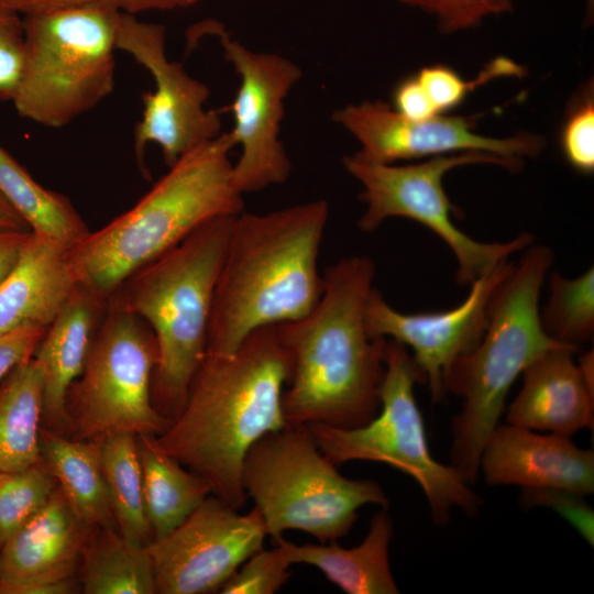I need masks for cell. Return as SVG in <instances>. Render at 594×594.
I'll use <instances>...</instances> for the list:
<instances>
[{
    "instance_id": "obj_40",
    "label": "cell",
    "mask_w": 594,
    "mask_h": 594,
    "mask_svg": "<svg viewBox=\"0 0 594 594\" xmlns=\"http://www.w3.org/2000/svg\"><path fill=\"white\" fill-rule=\"evenodd\" d=\"M31 231L0 229V285L16 265Z\"/></svg>"
},
{
    "instance_id": "obj_6",
    "label": "cell",
    "mask_w": 594,
    "mask_h": 594,
    "mask_svg": "<svg viewBox=\"0 0 594 594\" xmlns=\"http://www.w3.org/2000/svg\"><path fill=\"white\" fill-rule=\"evenodd\" d=\"M235 216L201 224L131 274L112 294L123 308L146 321L155 336L152 398L170 420L182 410L206 355L215 288Z\"/></svg>"
},
{
    "instance_id": "obj_36",
    "label": "cell",
    "mask_w": 594,
    "mask_h": 594,
    "mask_svg": "<svg viewBox=\"0 0 594 594\" xmlns=\"http://www.w3.org/2000/svg\"><path fill=\"white\" fill-rule=\"evenodd\" d=\"M526 506H547L566 519L590 546L594 543V512L583 495L561 488H525Z\"/></svg>"
},
{
    "instance_id": "obj_39",
    "label": "cell",
    "mask_w": 594,
    "mask_h": 594,
    "mask_svg": "<svg viewBox=\"0 0 594 594\" xmlns=\"http://www.w3.org/2000/svg\"><path fill=\"white\" fill-rule=\"evenodd\" d=\"M393 108L413 120L429 119L438 114L415 74L403 78L392 94Z\"/></svg>"
},
{
    "instance_id": "obj_37",
    "label": "cell",
    "mask_w": 594,
    "mask_h": 594,
    "mask_svg": "<svg viewBox=\"0 0 594 594\" xmlns=\"http://www.w3.org/2000/svg\"><path fill=\"white\" fill-rule=\"evenodd\" d=\"M3 4L20 14H30L67 6L103 3L120 12L135 15L145 11H170L191 7L198 0H1Z\"/></svg>"
},
{
    "instance_id": "obj_7",
    "label": "cell",
    "mask_w": 594,
    "mask_h": 594,
    "mask_svg": "<svg viewBox=\"0 0 594 594\" xmlns=\"http://www.w3.org/2000/svg\"><path fill=\"white\" fill-rule=\"evenodd\" d=\"M120 14L86 3L24 15V63L11 101L21 118L59 129L112 92Z\"/></svg>"
},
{
    "instance_id": "obj_23",
    "label": "cell",
    "mask_w": 594,
    "mask_h": 594,
    "mask_svg": "<svg viewBox=\"0 0 594 594\" xmlns=\"http://www.w3.org/2000/svg\"><path fill=\"white\" fill-rule=\"evenodd\" d=\"M42 461L74 513L88 526L114 528L102 469L101 441L69 440L41 430Z\"/></svg>"
},
{
    "instance_id": "obj_8",
    "label": "cell",
    "mask_w": 594,
    "mask_h": 594,
    "mask_svg": "<svg viewBox=\"0 0 594 594\" xmlns=\"http://www.w3.org/2000/svg\"><path fill=\"white\" fill-rule=\"evenodd\" d=\"M241 481L274 541L287 530L337 541L350 532L360 507L388 506L376 482L339 473L305 424L286 422L261 437L244 458Z\"/></svg>"
},
{
    "instance_id": "obj_1",
    "label": "cell",
    "mask_w": 594,
    "mask_h": 594,
    "mask_svg": "<svg viewBox=\"0 0 594 594\" xmlns=\"http://www.w3.org/2000/svg\"><path fill=\"white\" fill-rule=\"evenodd\" d=\"M374 262L342 258L322 275L323 290L310 312L276 324L289 362L282 408L286 422L353 428L380 409L386 338L365 326Z\"/></svg>"
},
{
    "instance_id": "obj_16",
    "label": "cell",
    "mask_w": 594,
    "mask_h": 594,
    "mask_svg": "<svg viewBox=\"0 0 594 594\" xmlns=\"http://www.w3.org/2000/svg\"><path fill=\"white\" fill-rule=\"evenodd\" d=\"M513 266L514 262L504 261L472 282L462 304L446 311L400 312L373 287L365 307L367 333L409 348L422 383L428 384L432 400L439 402L446 395V380L453 364L482 339L491 298Z\"/></svg>"
},
{
    "instance_id": "obj_11",
    "label": "cell",
    "mask_w": 594,
    "mask_h": 594,
    "mask_svg": "<svg viewBox=\"0 0 594 594\" xmlns=\"http://www.w3.org/2000/svg\"><path fill=\"white\" fill-rule=\"evenodd\" d=\"M471 164L497 165L515 172L507 161L483 153L440 155L406 165L374 164L344 156L345 169L363 187L360 199L366 209L359 228L372 232L392 217L415 220L452 251L458 263L457 283L471 284L535 240L531 233L524 232L507 242H480L457 227L452 213H459V209L444 190L443 177L455 167Z\"/></svg>"
},
{
    "instance_id": "obj_27",
    "label": "cell",
    "mask_w": 594,
    "mask_h": 594,
    "mask_svg": "<svg viewBox=\"0 0 594 594\" xmlns=\"http://www.w3.org/2000/svg\"><path fill=\"white\" fill-rule=\"evenodd\" d=\"M87 546L82 571L86 594L156 593L146 546L134 544L109 528H102Z\"/></svg>"
},
{
    "instance_id": "obj_5",
    "label": "cell",
    "mask_w": 594,
    "mask_h": 594,
    "mask_svg": "<svg viewBox=\"0 0 594 594\" xmlns=\"http://www.w3.org/2000/svg\"><path fill=\"white\" fill-rule=\"evenodd\" d=\"M524 251L491 298L482 339L453 364L446 380V393L463 400L453 419L450 457L468 484L477 476L482 450L516 378L539 355L565 345L548 337L540 322L539 298L553 252L544 244Z\"/></svg>"
},
{
    "instance_id": "obj_12",
    "label": "cell",
    "mask_w": 594,
    "mask_h": 594,
    "mask_svg": "<svg viewBox=\"0 0 594 594\" xmlns=\"http://www.w3.org/2000/svg\"><path fill=\"white\" fill-rule=\"evenodd\" d=\"M209 34L219 38L224 57L240 77V86L228 107L234 125L229 132L241 154L233 164V182L241 194L285 183L292 163L279 141L284 100L301 78L294 62L276 54L255 53L233 40L222 24H197L189 42Z\"/></svg>"
},
{
    "instance_id": "obj_3",
    "label": "cell",
    "mask_w": 594,
    "mask_h": 594,
    "mask_svg": "<svg viewBox=\"0 0 594 594\" xmlns=\"http://www.w3.org/2000/svg\"><path fill=\"white\" fill-rule=\"evenodd\" d=\"M329 216L323 199L233 219L217 279L208 354L229 355L255 330L302 318L318 302V256Z\"/></svg>"
},
{
    "instance_id": "obj_13",
    "label": "cell",
    "mask_w": 594,
    "mask_h": 594,
    "mask_svg": "<svg viewBox=\"0 0 594 594\" xmlns=\"http://www.w3.org/2000/svg\"><path fill=\"white\" fill-rule=\"evenodd\" d=\"M117 50L129 54L148 70L155 88L142 96L143 111L134 129V153L145 177L148 143L160 146L169 167L189 151L220 135L217 110H207V85L193 78L178 62L166 55V30L162 24L139 21L133 14H120Z\"/></svg>"
},
{
    "instance_id": "obj_41",
    "label": "cell",
    "mask_w": 594,
    "mask_h": 594,
    "mask_svg": "<svg viewBox=\"0 0 594 594\" xmlns=\"http://www.w3.org/2000/svg\"><path fill=\"white\" fill-rule=\"evenodd\" d=\"M0 229L31 231L24 219L0 194Z\"/></svg>"
},
{
    "instance_id": "obj_25",
    "label": "cell",
    "mask_w": 594,
    "mask_h": 594,
    "mask_svg": "<svg viewBox=\"0 0 594 594\" xmlns=\"http://www.w3.org/2000/svg\"><path fill=\"white\" fill-rule=\"evenodd\" d=\"M43 394V370L33 356L1 381L0 472L24 470L42 461Z\"/></svg>"
},
{
    "instance_id": "obj_31",
    "label": "cell",
    "mask_w": 594,
    "mask_h": 594,
    "mask_svg": "<svg viewBox=\"0 0 594 594\" xmlns=\"http://www.w3.org/2000/svg\"><path fill=\"white\" fill-rule=\"evenodd\" d=\"M522 67L507 57H496L483 67L473 80L464 79L455 69L443 64L420 68L415 75L438 114L459 108L477 86L501 77H519Z\"/></svg>"
},
{
    "instance_id": "obj_19",
    "label": "cell",
    "mask_w": 594,
    "mask_h": 594,
    "mask_svg": "<svg viewBox=\"0 0 594 594\" xmlns=\"http://www.w3.org/2000/svg\"><path fill=\"white\" fill-rule=\"evenodd\" d=\"M576 351L568 345L550 349L522 371V387L508 407L507 424L568 437L593 428L594 387L573 360Z\"/></svg>"
},
{
    "instance_id": "obj_20",
    "label": "cell",
    "mask_w": 594,
    "mask_h": 594,
    "mask_svg": "<svg viewBox=\"0 0 594 594\" xmlns=\"http://www.w3.org/2000/svg\"><path fill=\"white\" fill-rule=\"evenodd\" d=\"M107 306L108 298L77 283L33 354L43 370V418L53 426L68 424L66 395L84 370Z\"/></svg>"
},
{
    "instance_id": "obj_17",
    "label": "cell",
    "mask_w": 594,
    "mask_h": 594,
    "mask_svg": "<svg viewBox=\"0 0 594 594\" xmlns=\"http://www.w3.org/2000/svg\"><path fill=\"white\" fill-rule=\"evenodd\" d=\"M480 469L488 485L561 488L583 496L594 491L593 450L576 447L568 436L510 424L496 426L482 450Z\"/></svg>"
},
{
    "instance_id": "obj_10",
    "label": "cell",
    "mask_w": 594,
    "mask_h": 594,
    "mask_svg": "<svg viewBox=\"0 0 594 594\" xmlns=\"http://www.w3.org/2000/svg\"><path fill=\"white\" fill-rule=\"evenodd\" d=\"M156 363L157 344L151 327L109 296L84 370L66 395L67 420L76 439L102 441L120 433H163L172 420L153 403Z\"/></svg>"
},
{
    "instance_id": "obj_35",
    "label": "cell",
    "mask_w": 594,
    "mask_h": 594,
    "mask_svg": "<svg viewBox=\"0 0 594 594\" xmlns=\"http://www.w3.org/2000/svg\"><path fill=\"white\" fill-rule=\"evenodd\" d=\"M25 53L21 14L0 0V103L12 101L18 88Z\"/></svg>"
},
{
    "instance_id": "obj_15",
    "label": "cell",
    "mask_w": 594,
    "mask_h": 594,
    "mask_svg": "<svg viewBox=\"0 0 594 594\" xmlns=\"http://www.w3.org/2000/svg\"><path fill=\"white\" fill-rule=\"evenodd\" d=\"M332 119L360 143L361 148L352 156L374 164L483 153L507 161L518 172L525 157L537 156L544 146L543 139L527 132L509 138L476 133L473 117L408 119L381 100L348 105L337 110Z\"/></svg>"
},
{
    "instance_id": "obj_38",
    "label": "cell",
    "mask_w": 594,
    "mask_h": 594,
    "mask_svg": "<svg viewBox=\"0 0 594 594\" xmlns=\"http://www.w3.org/2000/svg\"><path fill=\"white\" fill-rule=\"evenodd\" d=\"M46 330L24 324L0 333V383L14 366L33 356Z\"/></svg>"
},
{
    "instance_id": "obj_28",
    "label": "cell",
    "mask_w": 594,
    "mask_h": 594,
    "mask_svg": "<svg viewBox=\"0 0 594 594\" xmlns=\"http://www.w3.org/2000/svg\"><path fill=\"white\" fill-rule=\"evenodd\" d=\"M101 460L119 534L138 546L153 540L146 518L136 436L120 433L101 441Z\"/></svg>"
},
{
    "instance_id": "obj_29",
    "label": "cell",
    "mask_w": 594,
    "mask_h": 594,
    "mask_svg": "<svg viewBox=\"0 0 594 594\" xmlns=\"http://www.w3.org/2000/svg\"><path fill=\"white\" fill-rule=\"evenodd\" d=\"M549 292L540 312L543 331L554 341L579 350L594 334V268L591 266L575 278L552 272Z\"/></svg>"
},
{
    "instance_id": "obj_21",
    "label": "cell",
    "mask_w": 594,
    "mask_h": 594,
    "mask_svg": "<svg viewBox=\"0 0 594 594\" xmlns=\"http://www.w3.org/2000/svg\"><path fill=\"white\" fill-rule=\"evenodd\" d=\"M67 250L31 231L16 265L0 285V333L24 324L51 326L77 284Z\"/></svg>"
},
{
    "instance_id": "obj_42",
    "label": "cell",
    "mask_w": 594,
    "mask_h": 594,
    "mask_svg": "<svg viewBox=\"0 0 594 594\" xmlns=\"http://www.w3.org/2000/svg\"><path fill=\"white\" fill-rule=\"evenodd\" d=\"M594 12V0H586V13H585V22L587 24L592 23L593 21V13Z\"/></svg>"
},
{
    "instance_id": "obj_24",
    "label": "cell",
    "mask_w": 594,
    "mask_h": 594,
    "mask_svg": "<svg viewBox=\"0 0 594 594\" xmlns=\"http://www.w3.org/2000/svg\"><path fill=\"white\" fill-rule=\"evenodd\" d=\"M144 507L153 540L176 529L212 494L208 482L158 449L153 436H136Z\"/></svg>"
},
{
    "instance_id": "obj_18",
    "label": "cell",
    "mask_w": 594,
    "mask_h": 594,
    "mask_svg": "<svg viewBox=\"0 0 594 594\" xmlns=\"http://www.w3.org/2000/svg\"><path fill=\"white\" fill-rule=\"evenodd\" d=\"M86 525L57 487L0 549V594L70 579L86 546Z\"/></svg>"
},
{
    "instance_id": "obj_9",
    "label": "cell",
    "mask_w": 594,
    "mask_h": 594,
    "mask_svg": "<svg viewBox=\"0 0 594 594\" xmlns=\"http://www.w3.org/2000/svg\"><path fill=\"white\" fill-rule=\"evenodd\" d=\"M422 383L411 354L402 343L386 339L380 411L353 428L307 424L319 450L336 465L349 461L386 463L420 485L432 519L444 524L451 510L475 514L480 499L452 465L438 462L427 441L414 387Z\"/></svg>"
},
{
    "instance_id": "obj_34",
    "label": "cell",
    "mask_w": 594,
    "mask_h": 594,
    "mask_svg": "<svg viewBox=\"0 0 594 594\" xmlns=\"http://www.w3.org/2000/svg\"><path fill=\"white\" fill-rule=\"evenodd\" d=\"M435 16L438 29L454 33L480 25L484 19L513 10V0H398Z\"/></svg>"
},
{
    "instance_id": "obj_4",
    "label": "cell",
    "mask_w": 594,
    "mask_h": 594,
    "mask_svg": "<svg viewBox=\"0 0 594 594\" xmlns=\"http://www.w3.org/2000/svg\"><path fill=\"white\" fill-rule=\"evenodd\" d=\"M230 133L180 156L127 212L67 250L76 282L109 298L135 271L220 216L244 210Z\"/></svg>"
},
{
    "instance_id": "obj_26",
    "label": "cell",
    "mask_w": 594,
    "mask_h": 594,
    "mask_svg": "<svg viewBox=\"0 0 594 594\" xmlns=\"http://www.w3.org/2000/svg\"><path fill=\"white\" fill-rule=\"evenodd\" d=\"M0 194L33 233L52 238L68 249L90 232L66 196L43 187L1 145Z\"/></svg>"
},
{
    "instance_id": "obj_30",
    "label": "cell",
    "mask_w": 594,
    "mask_h": 594,
    "mask_svg": "<svg viewBox=\"0 0 594 594\" xmlns=\"http://www.w3.org/2000/svg\"><path fill=\"white\" fill-rule=\"evenodd\" d=\"M56 484L43 461L24 470L0 472V549L50 501Z\"/></svg>"
},
{
    "instance_id": "obj_33",
    "label": "cell",
    "mask_w": 594,
    "mask_h": 594,
    "mask_svg": "<svg viewBox=\"0 0 594 594\" xmlns=\"http://www.w3.org/2000/svg\"><path fill=\"white\" fill-rule=\"evenodd\" d=\"M292 562L279 542L272 549L256 551L222 586V594H273L282 588L290 576Z\"/></svg>"
},
{
    "instance_id": "obj_32",
    "label": "cell",
    "mask_w": 594,
    "mask_h": 594,
    "mask_svg": "<svg viewBox=\"0 0 594 594\" xmlns=\"http://www.w3.org/2000/svg\"><path fill=\"white\" fill-rule=\"evenodd\" d=\"M559 142L565 162L578 173L594 172V89L586 82L565 112Z\"/></svg>"
},
{
    "instance_id": "obj_14",
    "label": "cell",
    "mask_w": 594,
    "mask_h": 594,
    "mask_svg": "<svg viewBox=\"0 0 594 594\" xmlns=\"http://www.w3.org/2000/svg\"><path fill=\"white\" fill-rule=\"evenodd\" d=\"M266 536L255 506L240 514L209 495L176 529L146 546L156 593L220 592L242 563L263 548Z\"/></svg>"
},
{
    "instance_id": "obj_2",
    "label": "cell",
    "mask_w": 594,
    "mask_h": 594,
    "mask_svg": "<svg viewBox=\"0 0 594 594\" xmlns=\"http://www.w3.org/2000/svg\"><path fill=\"white\" fill-rule=\"evenodd\" d=\"M288 376L276 324L253 331L232 354L206 353L182 410L154 437L156 447L240 510L248 498L241 481L248 451L286 425L282 398Z\"/></svg>"
},
{
    "instance_id": "obj_22",
    "label": "cell",
    "mask_w": 594,
    "mask_h": 594,
    "mask_svg": "<svg viewBox=\"0 0 594 594\" xmlns=\"http://www.w3.org/2000/svg\"><path fill=\"white\" fill-rule=\"evenodd\" d=\"M393 524L385 509L376 513L364 540L345 549L337 541L297 544L279 537V542L294 563L316 566L348 594H397L399 590L389 566V543Z\"/></svg>"
}]
</instances>
